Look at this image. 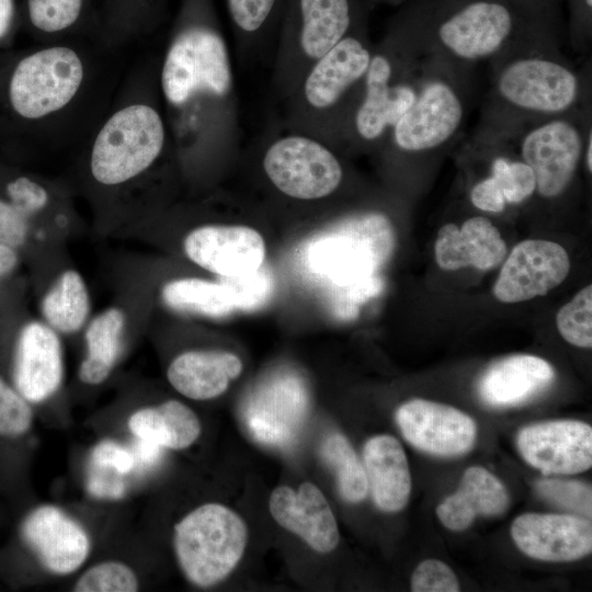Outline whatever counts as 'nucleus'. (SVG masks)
I'll return each instance as SVG.
<instances>
[{"mask_svg":"<svg viewBox=\"0 0 592 592\" xmlns=\"http://www.w3.org/2000/svg\"><path fill=\"white\" fill-rule=\"evenodd\" d=\"M395 15L419 47L469 64L554 38L556 25L510 0H407Z\"/></svg>","mask_w":592,"mask_h":592,"instance_id":"nucleus-3","label":"nucleus"},{"mask_svg":"<svg viewBox=\"0 0 592 592\" xmlns=\"http://www.w3.org/2000/svg\"><path fill=\"white\" fill-rule=\"evenodd\" d=\"M135 447L133 453L138 465L150 467L156 465L161 457L162 448L149 441L137 439Z\"/></svg>","mask_w":592,"mask_h":592,"instance_id":"nucleus-50","label":"nucleus"},{"mask_svg":"<svg viewBox=\"0 0 592 592\" xmlns=\"http://www.w3.org/2000/svg\"><path fill=\"white\" fill-rule=\"evenodd\" d=\"M516 444L532 467L546 475H572L592 466V428L578 420H554L520 430Z\"/></svg>","mask_w":592,"mask_h":592,"instance_id":"nucleus-16","label":"nucleus"},{"mask_svg":"<svg viewBox=\"0 0 592 592\" xmlns=\"http://www.w3.org/2000/svg\"><path fill=\"white\" fill-rule=\"evenodd\" d=\"M92 0H25L29 30L47 42L82 29L92 18Z\"/></svg>","mask_w":592,"mask_h":592,"instance_id":"nucleus-33","label":"nucleus"},{"mask_svg":"<svg viewBox=\"0 0 592 592\" xmlns=\"http://www.w3.org/2000/svg\"><path fill=\"white\" fill-rule=\"evenodd\" d=\"M42 320L58 334H73L90 319L91 297L82 275L62 271L49 285L39 304Z\"/></svg>","mask_w":592,"mask_h":592,"instance_id":"nucleus-31","label":"nucleus"},{"mask_svg":"<svg viewBox=\"0 0 592 592\" xmlns=\"http://www.w3.org/2000/svg\"><path fill=\"white\" fill-rule=\"evenodd\" d=\"M259 138L261 173L277 194L297 202H318L341 189L345 169L338 149L286 128L280 118Z\"/></svg>","mask_w":592,"mask_h":592,"instance_id":"nucleus-9","label":"nucleus"},{"mask_svg":"<svg viewBox=\"0 0 592 592\" xmlns=\"http://www.w3.org/2000/svg\"><path fill=\"white\" fill-rule=\"evenodd\" d=\"M395 418L407 442L432 455H462L467 453L476 441L475 421L448 405L414 398L402 403Z\"/></svg>","mask_w":592,"mask_h":592,"instance_id":"nucleus-17","label":"nucleus"},{"mask_svg":"<svg viewBox=\"0 0 592 592\" xmlns=\"http://www.w3.org/2000/svg\"><path fill=\"white\" fill-rule=\"evenodd\" d=\"M536 492L543 499L563 510L583 517H591L592 490L590 485L574 480L545 478L537 481Z\"/></svg>","mask_w":592,"mask_h":592,"instance_id":"nucleus-40","label":"nucleus"},{"mask_svg":"<svg viewBox=\"0 0 592 592\" xmlns=\"http://www.w3.org/2000/svg\"><path fill=\"white\" fill-rule=\"evenodd\" d=\"M528 13L558 25L559 0H510Z\"/></svg>","mask_w":592,"mask_h":592,"instance_id":"nucleus-48","label":"nucleus"},{"mask_svg":"<svg viewBox=\"0 0 592 592\" xmlns=\"http://www.w3.org/2000/svg\"><path fill=\"white\" fill-rule=\"evenodd\" d=\"M90 464L114 469L122 476L132 473L137 465L133 451L113 441L98 443L92 448Z\"/></svg>","mask_w":592,"mask_h":592,"instance_id":"nucleus-44","label":"nucleus"},{"mask_svg":"<svg viewBox=\"0 0 592 592\" xmlns=\"http://www.w3.org/2000/svg\"><path fill=\"white\" fill-rule=\"evenodd\" d=\"M186 257L219 277L237 276L260 267L265 243L258 230L243 225H202L183 240Z\"/></svg>","mask_w":592,"mask_h":592,"instance_id":"nucleus-18","label":"nucleus"},{"mask_svg":"<svg viewBox=\"0 0 592 592\" xmlns=\"http://www.w3.org/2000/svg\"><path fill=\"white\" fill-rule=\"evenodd\" d=\"M128 428L136 439L149 441L162 449H184L201 434L196 414L178 400L136 410L128 419Z\"/></svg>","mask_w":592,"mask_h":592,"instance_id":"nucleus-28","label":"nucleus"},{"mask_svg":"<svg viewBox=\"0 0 592 592\" xmlns=\"http://www.w3.org/2000/svg\"><path fill=\"white\" fill-rule=\"evenodd\" d=\"M373 50L366 19L315 61L282 100V124L340 151L348 125L363 94Z\"/></svg>","mask_w":592,"mask_h":592,"instance_id":"nucleus-5","label":"nucleus"},{"mask_svg":"<svg viewBox=\"0 0 592 592\" xmlns=\"http://www.w3.org/2000/svg\"><path fill=\"white\" fill-rule=\"evenodd\" d=\"M411 591L457 592L459 583L446 563L437 559H426L420 562L412 573Z\"/></svg>","mask_w":592,"mask_h":592,"instance_id":"nucleus-42","label":"nucleus"},{"mask_svg":"<svg viewBox=\"0 0 592 592\" xmlns=\"http://www.w3.org/2000/svg\"><path fill=\"white\" fill-rule=\"evenodd\" d=\"M229 288L236 310L253 311L266 305L274 291V278L263 264L248 273L219 277Z\"/></svg>","mask_w":592,"mask_h":592,"instance_id":"nucleus-39","label":"nucleus"},{"mask_svg":"<svg viewBox=\"0 0 592 592\" xmlns=\"http://www.w3.org/2000/svg\"><path fill=\"white\" fill-rule=\"evenodd\" d=\"M167 0H103L95 23L101 42L116 47L151 33L166 14Z\"/></svg>","mask_w":592,"mask_h":592,"instance_id":"nucleus-30","label":"nucleus"},{"mask_svg":"<svg viewBox=\"0 0 592 592\" xmlns=\"http://www.w3.org/2000/svg\"><path fill=\"white\" fill-rule=\"evenodd\" d=\"M33 223L0 193V242L18 250L27 241Z\"/></svg>","mask_w":592,"mask_h":592,"instance_id":"nucleus-43","label":"nucleus"},{"mask_svg":"<svg viewBox=\"0 0 592 592\" xmlns=\"http://www.w3.org/2000/svg\"><path fill=\"white\" fill-rule=\"evenodd\" d=\"M511 535L525 555L543 561H572L592 550V525L576 514L525 513L511 526Z\"/></svg>","mask_w":592,"mask_h":592,"instance_id":"nucleus-20","label":"nucleus"},{"mask_svg":"<svg viewBox=\"0 0 592 592\" xmlns=\"http://www.w3.org/2000/svg\"><path fill=\"white\" fill-rule=\"evenodd\" d=\"M571 263L557 242L527 239L516 243L504 261L493 285L494 297L506 304L544 296L568 276Z\"/></svg>","mask_w":592,"mask_h":592,"instance_id":"nucleus-15","label":"nucleus"},{"mask_svg":"<svg viewBox=\"0 0 592 592\" xmlns=\"http://www.w3.org/2000/svg\"><path fill=\"white\" fill-rule=\"evenodd\" d=\"M19 263L16 250L0 242V281L10 275Z\"/></svg>","mask_w":592,"mask_h":592,"instance_id":"nucleus-51","label":"nucleus"},{"mask_svg":"<svg viewBox=\"0 0 592 592\" xmlns=\"http://www.w3.org/2000/svg\"><path fill=\"white\" fill-rule=\"evenodd\" d=\"M157 81L181 172L196 183L210 179L240 139L235 73L214 0H180Z\"/></svg>","mask_w":592,"mask_h":592,"instance_id":"nucleus-1","label":"nucleus"},{"mask_svg":"<svg viewBox=\"0 0 592 592\" xmlns=\"http://www.w3.org/2000/svg\"><path fill=\"white\" fill-rule=\"evenodd\" d=\"M417 54V44L391 20L386 35L374 45L363 94L345 130L341 150L382 146L418 96L422 68L419 72Z\"/></svg>","mask_w":592,"mask_h":592,"instance_id":"nucleus-7","label":"nucleus"},{"mask_svg":"<svg viewBox=\"0 0 592 592\" xmlns=\"http://www.w3.org/2000/svg\"><path fill=\"white\" fill-rule=\"evenodd\" d=\"M559 334L570 344L592 346V286H584L556 315Z\"/></svg>","mask_w":592,"mask_h":592,"instance_id":"nucleus-37","label":"nucleus"},{"mask_svg":"<svg viewBox=\"0 0 592 592\" xmlns=\"http://www.w3.org/2000/svg\"><path fill=\"white\" fill-rule=\"evenodd\" d=\"M590 126L574 112L531 121L519 133L501 130L517 141L519 156L535 175L536 192L544 198L559 197L571 184L582 158Z\"/></svg>","mask_w":592,"mask_h":592,"instance_id":"nucleus-13","label":"nucleus"},{"mask_svg":"<svg viewBox=\"0 0 592 592\" xmlns=\"http://www.w3.org/2000/svg\"><path fill=\"white\" fill-rule=\"evenodd\" d=\"M247 538V526L235 511L206 503L175 524L173 546L185 578L194 585L208 588L235 569Z\"/></svg>","mask_w":592,"mask_h":592,"instance_id":"nucleus-11","label":"nucleus"},{"mask_svg":"<svg viewBox=\"0 0 592 592\" xmlns=\"http://www.w3.org/2000/svg\"><path fill=\"white\" fill-rule=\"evenodd\" d=\"M309 397L303 379L289 372L265 379L248 398L244 424L254 440L286 447L296 440L308 412Z\"/></svg>","mask_w":592,"mask_h":592,"instance_id":"nucleus-14","label":"nucleus"},{"mask_svg":"<svg viewBox=\"0 0 592 592\" xmlns=\"http://www.w3.org/2000/svg\"><path fill=\"white\" fill-rule=\"evenodd\" d=\"M305 247L307 272L322 287L334 316L356 315L361 301L380 289L377 270L394 248V227L377 209L344 215L322 228Z\"/></svg>","mask_w":592,"mask_h":592,"instance_id":"nucleus-4","label":"nucleus"},{"mask_svg":"<svg viewBox=\"0 0 592 592\" xmlns=\"http://www.w3.org/2000/svg\"><path fill=\"white\" fill-rule=\"evenodd\" d=\"M508 247L490 219L474 216L459 227L454 223L442 226L434 243L436 264L445 271L474 266L488 271L499 265Z\"/></svg>","mask_w":592,"mask_h":592,"instance_id":"nucleus-23","label":"nucleus"},{"mask_svg":"<svg viewBox=\"0 0 592 592\" xmlns=\"http://www.w3.org/2000/svg\"><path fill=\"white\" fill-rule=\"evenodd\" d=\"M368 489L376 506L384 512H398L409 501L411 476L400 442L391 435L371 437L363 448Z\"/></svg>","mask_w":592,"mask_h":592,"instance_id":"nucleus-25","label":"nucleus"},{"mask_svg":"<svg viewBox=\"0 0 592 592\" xmlns=\"http://www.w3.org/2000/svg\"><path fill=\"white\" fill-rule=\"evenodd\" d=\"M469 200L476 208L487 213H501L508 205L490 175L473 185Z\"/></svg>","mask_w":592,"mask_h":592,"instance_id":"nucleus-46","label":"nucleus"},{"mask_svg":"<svg viewBox=\"0 0 592 592\" xmlns=\"http://www.w3.org/2000/svg\"><path fill=\"white\" fill-rule=\"evenodd\" d=\"M139 587L134 570L121 561L99 562L84 571L73 585L76 592H134Z\"/></svg>","mask_w":592,"mask_h":592,"instance_id":"nucleus-38","label":"nucleus"},{"mask_svg":"<svg viewBox=\"0 0 592 592\" xmlns=\"http://www.w3.org/2000/svg\"><path fill=\"white\" fill-rule=\"evenodd\" d=\"M20 22L16 0H0V45L13 37Z\"/></svg>","mask_w":592,"mask_h":592,"instance_id":"nucleus-49","label":"nucleus"},{"mask_svg":"<svg viewBox=\"0 0 592 592\" xmlns=\"http://www.w3.org/2000/svg\"><path fill=\"white\" fill-rule=\"evenodd\" d=\"M33 423L30 402L0 376V436L18 437Z\"/></svg>","mask_w":592,"mask_h":592,"instance_id":"nucleus-41","label":"nucleus"},{"mask_svg":"<svg viewBox=\"0 0 592 592\" xmlns=\"http://www.w3.org/2000/svg\"><path fill=\"white\" fill-rule=\"evenodd\" d=\"M407 0H366L367 4L385 3L390 5H398L405 3Z\"/></svg>","mask_w":592,"mask_h":592,"instance_id":"nucleus-53","label":"nucleus"},{"mask_svg":"<svg viewBox=\"0 0 592 592\" xmlns=\"http://www.w3.org/2000/svg\"><path fill=\"white\" fill-rule=\"evenodd\" d=\"M273 519L318 553H330L339 544V530L331 508L320 489L304 482L297 490L274 489L269 500Z\"/></svg>","mask_w":592,"mask_h":592,"instance_id":"nucleus-22","label":"nucleus"},{"mask_svg":"<svg viewBox=\"0 0 592 592\" xmlns=\"http://www.w3.org/2000/svg\"><path fill=\"white\" fill-rule=\"evenodd\" d=\"M87 489L95 498L119 499L125 493V483L123 476L114 469L90 464Z\"/></svg>","mask_w":592,"mask_h":592,"instance_id":"nucleus-45","label":"nucleus"},{"mask_svg":"<svg viewBox=\"0 0 592 592\" xmlns=\"http://www.w3.org/2000/svg\"><path fill=\"white\" fill-rule=\"evenodd\" d=\"M158 61L130 75L91 136L83 161L89 193L101 210L132 213L151 203L152 179L178 163L157 81Z\"/></svg>","mask_w":592,"mask_h":592,"instance_id":"nucleus-2","label":"nucleus"},{"mask_svg":"<svg viewBox=\"0 0 592 592\" xmlns=\"http://www.w3.org/2000/svg\"><path fill=\"white\" fill-rule=\"evenodd\" d=\"M493 92L504 107L536 121L578 110L583 83L561 57L526 52L501 65L494 76Z\"/></svg>","mask_w":592,"mask_h":592,"instance_id":"nucleus-10","label":"nucleus"},{"mask_svg":"<svg viewBox=\"0 0 592 592\" xmlns=\"http://www.w3.org/2000/svg\"><path fill=\"white\" fill-rule=\"evenodd\" d=\"M162 303L171 310L202 316L225 318L236 311L231 293L223 282L197 277L169 281L160 292Z\"/></svg>","mask_w":592,"mask_h":592,"instance_id":"nucleus-32","label":"nucleus"},{"mask_svg":"<svg viewBox=\"0 0 592 592\" xmlns=\"http://www.w3.org/2000/svg\"><path fill=\"white\" fill-rule=\"evenodd\" d=\"M64 379L60 334L43 320L26 322L19 332L14 362L15 389L30 402L41 403L54 396Z\"/></svg>","mask_w":592,"mask_h":592,"instance_id":"nucleus-19","label":"nucleus"},{"mask_svg":"<svg viewBox=\"0 0 592 592\" xmlns=\"http://www.w3.org/2000/svg\"><path fill=\"white\" fill-rule=\"evenodd\" d=\"M582 156H584L585 168L589 171V173H591L592 171V130L591 128L588 132Z\"/></svg>","mask_w":592,"mask_h":592,"instance_id":"nucleus-52","label":"nucleus"},{"mask_svg":"<svg viewBox=\"0 0 592 592\" xmlns=\"http://www.w3.org/2000/svg\"><path fill=\"white\" fill-rule=\"evenodd\" d=\"M505 486L489 470L473 466L464 473L457 490L436 508L441 523L451 531H464L476 516L500 515L508 509Z\"/></svg>","mask_w":592,"mask_h":592,"instance_id":"nucleus-27","label":"nucleus"},{"mask_svg":"<svg viewBox=\"0 0 592 592\" xmlns=\"http://www.w3.org/2000/svg\"><path fill=\"white\" fill-rule=\"evenodd\" d=\"M554 380V367L546 360L514 354L494 362L483 372L478 392L490 407H515L545 391Z\"/></svg>","mask_w":592,"mask_h":592,"instance_id":"nucleus-24","label":"nucleus"},{"mask_svg":"<svg viewBox=\"0 0 592 592\" xmlns=\"http://www.w3.org/2000/svg\"><path fill=\"white\" fill-rule=\"evenodd\" d=\"M127 316L118 306L109 307L89 319L84 327L86 355L79 378L87 385H100L111 375L122 350Z\"/></svg>","mask_w":592,"mask_h":592,"instance_id":"nucleus-29","label":"nucleus"},{"mask_svg":"<svg viewBox=\"0 0 592 592\" xmlns=\"http://www.w3.org/2000/svg\"><path fill=\"white\" fill-rule=\"evenodd\" d=\"M570 8L571 31L577 37L591 32L592 0H567Z\"/></svg>","mask_w":592,"mask_h":592,"instance_id":"nucleus-47","label":"nucleus"},{"mask_svg":"<svg viewBox=\"0 0 592 592\" xmlns=\"http://www.w3.org/2000/svg\"><path fill=\"white\" fill-rule=\"evenodd\" d=\"M320 453L335 474L342 498L350 503L363 501L368 492L366 471L348 439L332 433L323 441Z\"/></svg>","mask_w":592,"mask_h":592,"instance_id":"nucleus-35","label":"nucleus"},{"mask_svg":"<svg viewBox=\"0 0 592 592\" xmlns=\"http://www.w3.org/2000/svg\"><path fill=\"white\" fill-rule=\"evenodd\" d=\"M22 537L41 563L55 574L79 569L90 553L86 531L60 509L42 505L22 524Z\"/></svg>","mask_w":592,"mask_h":592,"instance_id":"nucleus-21","label":"nucleus"},{"mask_svg":"<svg viewBox=\"0 0 592 592\" xmlns=\"http://www.w3.org/2000/svg\"><path fill=\"white\" fill-rule=\"evenodd\" d=\"M238 50L252 54L278 25L284 0H225Z\"/></svg>","mask_w":592,"mask_h":592,"instance_id":"nucleus-34","label":"nucleus"},{"mask_svg":"<svg viewBox=\"0 0 592 592\" xmlns=\"http://www.w3.org/2000/svg\"><path fill=\"white\" fill-rule=\"evenodd\" d=\"M79 46L52 41L0 61V106L20 128L44 129L68 116L92 75Z\"/></svg>","mask_w":592,"mask_h":592,"instance_id":"nucleus-6","label":"nucleus"},{"mask_svg":"<svg viewBox=\"0 0 592 592\" xmlns=\"http://www.w3.org/2000/svg\"><path fill=\"white\" fill-rule=\"evenodd\" d=\"M366 0H284L271 86L282 101L308 68L367 19Z\"/></svg>","mask_w":592,"mask_h":592,"instance_id":"nucleus-8","label":"nucleus"},{"mask_svg":"<svg viewBox=\"0 0 592 592\" xmlns=\"http://www.w3.org/2000/svg\"><path fill=\"white\" fill-rule=\"evenodd\" d=\"M466 94L439 66L422 69L418 96L380 147L402 155L436 150L456 138L466 116Z\"/></svg>","mask_w":592,"mask_h":592,"instance_id":"nucleus-12","label":"nucleus"},{"mask_svg":"<svg viewBox=\"0 0 592 592\" xmlns=\"http://www.w3.org/2000/svg\"><path fill=\"white\" fill-rule=\"evenodd\" d=\"M242 371L234 353L217 350H193L175 356L167 369L170 385L193 400H208L221 395Z\"/></svg>","mask_w":592,"mask_h":592,"instance_id":"nucleus-26","label":"nucleus"},{"mask_svg":"<svg viewBox=\"0 0 592 592\" xmlns=\"http://www.w3.org/2000/svg\"><path fill=\"white\" fill-rule=\"evenodd\" d=\"M489 175L506 204H521L536 192L533 170L521 158L497 155L491 160Z\"/></svg>","mask_w":592,"mask_h":592,"instance_id":"nucleus-36","label":"nucleus"}]
</instances>
